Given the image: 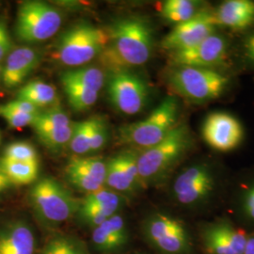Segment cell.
I'll return each instance as SVG.
<instances>
[{"label": "cell", "instance_id": "obj_1", "mask_svg": "<svg viewBox=\"0 0 254 254\" xmlns=\"http://www.w3.org/2000/svg\"><path fill=\"white\" fill-rule=\"evenodd\" d=\"M109 40L99 57L111 71L128 70L146 64L153 52L154 32L149 22L141 17L116 21L107 29Z\"/></svg>", "mask_w": 254, "mask_h": 254}, {"label": "cell", "instance_id": "obj_2", "mask_svg": "<svg viewBox=\"0 0 254 254\" xmlns=\"http://www.w3.org/2000/svg\"><path fill=\"white\" fill-rule=\"evenodd\" d=\"M190 145L189 127L187 125H177L160 142L138 152L139 181L148 183L161 178L179 161Z\"/></svg>", "mask_w": 254, "mask_h": 254}, {"label": "cell", "instance_id": "obj_3", "mask_svg": "<svg viewBox=\"0 0 254 254\" xmlns=\"http://www.w3.org/2000/svg\"><path fill=\"white\" fill-rule=\"evenodd\" d=\"M178 101L173 96L165 98L151 114L139 122L121 127L122 143L144 150L157 144L177 126Z\"/></svg>", "mask_w": 254, "mask_h": 254}, {"label": "cell", "instance_id": "obj_4", "mask_svg": "<svg viewBox=\"0 0 254 254\" xmlns=\"http://www.w3.org/2000/svg\"><path fill=\"white\" fill-rule=\"evenodd\" d=\"M168 82L184 99L203 104L218 98L226 90L229 78L212 69L175 66L169 73Z\"/></svg>", "mask_w": 254, "mask_h": 254}, {"label": "cell", "instance_id": "obj_5", "mask_svg": "<svg viewBox=\"0 0 254 254\" xmlns=\"http://www.w3.org/2000/svg\"><path fill=\"white\" fill-rule=\"evenodd\" d=\"M29 196L38 218L47 225H59L69 220L77 214L80 205L70 191L50 177L36 182Z\"/></svg>", "mask_w": 254, "mask_h": 254}, {"label": "cell", "instance_id": "obj_6", "mask_svg": "<svg viewBox=\"0 0 254 254\" xmlns=\"http://www.w3.org/2000/svg\"><path fill=\"white\" fill-rule=\"evenodd\" d=\"M107 29L81 23L69 28L60 38L57 59L64 65L79 67L101 54L108 44Z\"/></svg>", "mask_w": 254, "mask_h": 254}, {"label": "cell", "instance_id": "obj_7", "mask_svg": "<svg viewBox=\"0 0 254 254\" xmlns=\"http://www.w3.org/2000/svg\"><path fill=\"white\" fill-rule=\"evenodd\" d=\"M61 26L58 9L42 1H26L19 8L15 31L21 41L33 44L52 38Z\"/></svg>", "mask_w": 254, "mask_h": 254}, {"label": "cell", "instance_id": "obj_8", "mask_svg": "<svg viewBox=\"0 0 254 254\" xmlns=\"http://www.w3.org/2000/svg\"><path fill=\"white\" fill-rule=\"evenodd\" d=\"M106 82L110 103L123 114L135 115L145 107L148 85L136 73L128 70L111 71Z\"/></svg>", "mask_w": 254, "mask_h": 254}, {"label": "cell", "instance_id": "obj_9", "mask_svg": "<svg viewBox=\"0 0 254 254\" xmlns=\"http://www.w3.org/2000/svg\"><path fill=\"white\" fill-rule=\"evenodd\" d=\"M145 233L149 241L163 254H186L190 249L186 229L179 220L172 217H152L146 223Z\"/></svg>", "mask_w": 254, "mask_h": 254}, {"label": "cell", "instance_id": "obj_10", "mask_svg": "<svg viewBox=\"0 0 254 254\" xmlns=\"http://www.w3.org/2000/svg\"><path fill=\"white\" fill-rule=\"evenodd\" d=\"M215 177L204 164H196L182 172L173 184V193L180 203L194 205L206 200L215 189Z\"/></svg>", "mask_w": 254, "mask_h": 254}, {"label": "cell", "instance_id": "obj_11", "mask_svg": "<svg viewBox=\"0 0 254 254\" xmlns=\"http://www.w3.org/2000/svg\"><path fill=\"white\" fill-rule=\"evenodd\" d=\"M201 134L204 141L218 152L235 150L243 140L244 130L240 122L226 112L209 114L203 122Z\"/></svg>", "mask_w": 254, "mask_h": 254}, {"label": "cell", "instance_id": "obj_12", "mask_svg": "<svg viewBox=\"0 0 254 254\" xmlns=\"http://www.w3.org/2000/svg\"><path fill=\"white\" fill-rule=\"evenodd\" d=\"M227 56L226 40L214 33L196 46L172 53V61L175 66L215 70L225 63Z\"/></svg>", "mask_w": 254, "mask_h": 254}, {"label": "cell", "instance_id": "obj_13", "mask_svg": "<svg viewBox=\"0 0 254 254\" xmlns=\"http://www.w3.org/2000/svg\"><path fill=\"white\" fill-rule=\"evenodd\" d=\"M216 27L213 13L200 11L193 18L176 25L164 38L162 47L172 53L186 50L214 34Z\"/></svg>", "mask_w": 254, "mask_h": 254}, {"label": "cell", "instance_id": "obj_14", "mask_svg": "<svg viewBox=\"0 0 254 254\" xmlns=\"http://www.w3.org/2000/svg\"><path fill=\"white\" fill-rule=\"evenodd\" d=\"M39 64L36 51L29 47H18L11 51L2 70L1 78L6 88L12 89L26 80Z\"/></svg>", "mask_w": 254, "mask_h": 254}, {"label": "cell", "instance_id": "obj_15", "mask_svg": "<svg viewBox=\"0 0 254 254\" xmlns=\"http://www.w3.org/2000/svg\"><path fill=\"white\" fill-rule=\"evenodd\" d=\"M91 241L95 250L103 254L118 252L128 241L125 219L119 214H115L99 226L93 228Z\"/></svg>", "mask_w": 254, "mask_h": 254}, {"label": "cell", "instance_id": "obj_16", "mask_svg": "<svg viewBox=\"0 0 254 254\" xmlns=\"http://www.w3.org/2000/svg\"><path fill=\"white\" fill-rule=\"evenodd\" d=\"M217 26L233 30H243L254 24V2L250 0H228L213 13Z\"/></svg>", "mask_w": 254, "mask_h": 254}, {"label": "cell", "instance_id": "obj_17", "mask_svg": "<svg viewBox=\"0 0 254 254\" xmlns=\"http://www.w3.org/2000/svg\"><path fill=\"white\" fill-rule=\"evenodd\" d=\"M35 236L23 221H15L0 231V254H34Z\"/></svg>", "mask_w": 254, "mask_h": 254}, {"label": "cell", "instance_id": "obj_18", "mask_svg": "<svg viewBox=\"0 0 254 254\" xmlns=\"http://www.w3.org/2000/svg\"><path fill=\"white\" fill-rule=\"evenodd\" d=\"M17 99L27 101L40 109L54 105L57 101V91L50 84L38 80L31 81L18 91Z\"/></svg>", "mask_w": 254, "mask_h": 254}, {"label": "cell", "instance_id": "obj_19", "mask_svg": "<svg viewBox=\"0 0 254 254\" xmlns=\"http://www.w3.org/2000/svg\"><path fill=\"white\" fill-rule=\"evenodd\" d=\"M0 168L12 186H27L32 184L36 180L39 173V162L12 161L1 158Z\"/></svg>", "mask_w": 254, "mask_h": 254}, {"label": "cell", "instance_id": "obj_20", "mask_svg": "<svg viewBox=\"0 0 254 254\" xmlns=\"http://www.w3.org/2000/svg\"><path fill=\"white\" fill-rule=\"evenodd\" d=\"M65 169L81 173L92 180L98 182L102 186L106 185L107 162L100 156H73L69 160Z\"/></svg>", "mask_w": 254, "mask_h": 254}, {"label": "cell", "instance_id": "obj_21", "mask_svg": "<svg viewBox=\"0 0 254 254\" xmlns=\"http://www.w3.org/2000/svg\"><path fill=\"white\" fill-rule=\"evenodd\" d=\"M200 2L192 0H167L160 9L164 19L176 25L182 24L200 13Z\"/></svg>", "mask_w": 254, "mask_h": 254}, {"label": "cell", "instance_id": "obj_22", "mask_svg": "<svg viewBox=\"0 0 254 254\" xmlns=\"http://www.w3.org/2000/svg\"><path fill=\"white\" fill-rule=\"evenodd\" d=\"M61 79L73 82L84 86L91 91H99L106 84L105 73L96 67H77L68 70L61 75Z\"/></svg>", "mask_w": 254, "mask_h": 254}, {"label": "cell", "instance_id": "obj_23", "mask_svg": "<svg viewBox=\"0 0 254 254\" xmlns=\"http://www.w3.org/2000/svg\"><path fill=\"white\" fill-rule=\"evenodd\" d=\"M61 82L70 106L75 111L81 112L90 109L98 99L99 92L68 80L61 79Z\"/></svg>", "mask_w": 254, "mask_h": 254}, {"label": "cell", "instance_id": "obj_24", "mask_svg": "<svg viewBox=\"0 0 254 254\" xmlns=\"http://www.w3.org/2000/svg\"><path fill=\"white\" fill-rule=\"evenodd\" d=\"M40 254H89V252L77 237L57 235L46 242Z\"/></svg>", "mask_w": 254, "mask_h": 254}, {"label": "cell", "instance_id": "obj_25", "mask_svg": "<svg viewBox=\"0 0 254 254\" xmlns=\"http://www.w3.org/2000/svg\"><path fill=\"white\" fill-rule=\"evenodd\" d=\"M67 113H65L61 107L55 105L50 109L40 111L34 120L31 127L36 133L53 130L61 127H65L72 125Z\"/></svg>", "mask_w": 254, "mask_h": 254}, {"label": "cell", "instance_id": "obj_26", "mask_svg": "<svg viewBox=\"0 0 254 254\" xmlns=\"http://www.w3.org/2000/svg\"><path fill=\"white\" fill-rule=\"evenodd\" d=\"M106 185L112 190L119 192H129L136 187L127 176L119 154L113 156L107 162Z\"/></svg>", "mask_w": 254, "mask_h": 254}, {"label": "cell", "instance_id": "obj_27", "mask_svg": "<svg viewBox=\"0 0 254 254\" xmlns=\"http://www.w3.org/2000/svg\"><path fill=\"white\" fill-rule=\"evenodd\" d=\"M73 125L74 123L68 127L39 132L36 133L37 136L46 148L58 152L65 146L69 145L73 135Z\"/></svg>", "mask_w": 254, "mask_h": 254}, {"label": "cell", "instance_id": "obj_28", "mask_svg": "<svg viewBox=\"0 0 254 254\" xmlns=\"http://www.w3.org/2000/svg\"><path fill=\"white\" fill-rule=\"evenodd\" d=\"M122 197L114 191L101 189L100 190L87 194L82 203L97 205L106 209L112 214H117V211L122 205Z\"/></svg>", "mask_w": 254, "mask_h": 254}, {"label": "cell", "instance_id": "obj_29", "mask_svg": "<svg viewBox=\"0 0 254 254\" xmlns=\"http://www.w3.org/2000/svg\"><path fill=\"white\" fill-rule=\"evenodd\" d=\"M204 244L211 254H236L223 236L219 224L209 226L203 233Z\"/></svg>", "mask_w": 254, "mask_h": 254}, {"label": "cell", "instance_id": "obj_30", "mask_svg": "<svg viewBox=\"0 0 254 254\" xmlns=\"http://www.w3.org/2000/svg\"><path fill=\"white\" fill-rule=\"evenodd\" d=\"M69 147L73 154L77 155L91 153L90 145V121L74 123L73 132Z\"/></svg>", "mask_w": 254, "mask_h": 254}, {"label": "cell", "instance_id": "obj_31", "mask_svg": "<svg viewBox=\"0 0 254 254\" xmlns=\"http://www.w3.org/2000/svg\"><path fill=\"white\" fill-rule=\"evenodd\" d=\"M12 161L39 162V155L34 146L26 141H17L6 147L3 157Z\"/></svg>", "mask_w": 254, "mask_h": 254}, {"label": "cell", "instance_id": "obj_32", "mask_svg": "<svg viewBox=\"0 0 254 254\" xmlns=\"http://www.w3.org/2000/svg\"><path fill=\"white\" fill-rule=\"evenodd\" d=\"M77 214L84 223L92 228L99 226L110 217L115 215L100 206L82 202H80Z\"/></svg>", "mask_w": 254, "mask_h": 254}, {"label": "cell", "instance_id": "obj_33", "mask_svg": "<svg viewBox=\"0 0 254 254\" xmlns=\"http://www.w3.org/2000/svg\"><path fill=\"white\" fill-rule=\"evenodd\" d=\"M90 145L91 153L101 150L108 140V127L99 117L90 119Z\"/></svg>", "mask_w": 254, "mask_h": 254}, {"label": "cell", "instance_id": "obj_34", "mask_svg": "<svg viewBox=\"0 0 254 254\" xmlns=\"http://www.w3.org/2000/svg\"><path fill=\"white\" fill-rule=\"evenodd\" d=\"M37 115H30L20 112L17 110L10 109L6 105L0 106V117L4 119L8 126L13 129H19L22 127L31 126Z\"/></svg>", "mask_w": 254, "mask_h": 254}, {"label": "cell", "instance_id": "obj_35", "mask_svg": "<svg viewBox=\"0 0 254 254\" xmlns=\"http://www.w3.org/2000/svg\"><path fill=\"white\" fill-rule=\"evenodd\" d=\"M218 224L229 245L231 246L236 254H244L248 241V237L245 233L233 227L231 224L226 222H221Z\"/></svg>", "mask_w": 254, "mask_h": 254}, {"label": "cell", "instance_id": "obj_36", "mask_svg": "<svg viewBox=\"0 0 254 254\" xmlns=\"http://www.w3.org/2000/svg\"><path fill=\"white\" fill-rule=\"evenodd\" d=\"M11 41L6 27L0 23V62L10 53Z\"/></svg>", "mask_w": 254, "mask_h": 254}, {"label": "cell", "instance_id": "obj_37", "mask_svg": "<svg viewBox=\"0 0 254 254\" xmlns=\"http://www.w3.org/2000/svg\"><path fill=\"white\" fill-rule=\"evenodd\" d=\"M5 105L10 109L17 110L20 112H23V113L30 114V115H37L40 112V109L36 108L35 106L31 105L30 103H28L27 101L15 99V100L10 101Z\"/></svg>", "mask_w": 254, "mask_h": 254}, {"label": "cell", "instance_id": "obj_38", "mask_svg": "<svg viewBox=\"0 0 254 254\" xmlns=\"http://www.w3.org/2000/svg\"><path fill=\"white\" fill-rule=\"evenodd\" d=\"M243 210L249 218L254 220V186L246 191L244 194Z\"/></svg>", "mask_w": 254, "mask_h": 254}, {"label": "cell", "instance_id": "obj_39", "mask_svg": "<svg viewBox=\"0 0 254 254\" xmlns=\"http://www.w3.org/2000/svg\"><path fill=\"white\" fill-rule=\"evenodd\" d=\"M244 53L247 60L254 64V32L246 39L244 44Z\"/></svg>", "mask_w": 254, "mask_h": 254}, {"label": "cell", "instance_id": "obj_40", "mask_svg": "<svg viewBox=\"0 0 254 254\" xmlns=\"http://www.w3.org/2000/svg\"><path fill=\"white\" fill-rule=\"evenodd\" d=\"M11 186H12V184L10 183L8 177L6 176V174L3 173V171L0 168V193L7 190Z\"/></svg>", "mask_w": 254, "mask_h": 254}, {"label": "cell", "instance_id": "obj_41", "mask_svg": "<svg viewBox=\"0 0 254 254\" xmlns=\"http://www.w3.org/2000/svg\"><path fill=\"white\" fill-rule=\"evenodd\" d=\"M244 254H254V236L248 238Z\"/></svg>", "mask_w": 254, "mask_h": 254}, {"label": "cell", "instance_id": "obj_42", "mask_svg": "<svg viewBox=\"0 0 254 254\" xmlns=\"http://www.w3.org/2000/svg\"><path fill=\"white\" fill-rule=\"evenodd\" d=\"M1 73H2V69H1V67H0V76H1Z\"/></svg>", "mask_w": 254, "mask_h": 254}, {"label": "cell", "instance_id": "obj_43", "mask_svg": "<svg viewBox=\"0 0 254 254\" xmlns=\"http://www.w3.org/2000/svg\"><path fill=\"white\" fill-rule=\"evenodd\" d=\"M0 141H1V135H0Z\"/></svg>", "mask_w": 254, "mask_h": 254}]
</instances>
